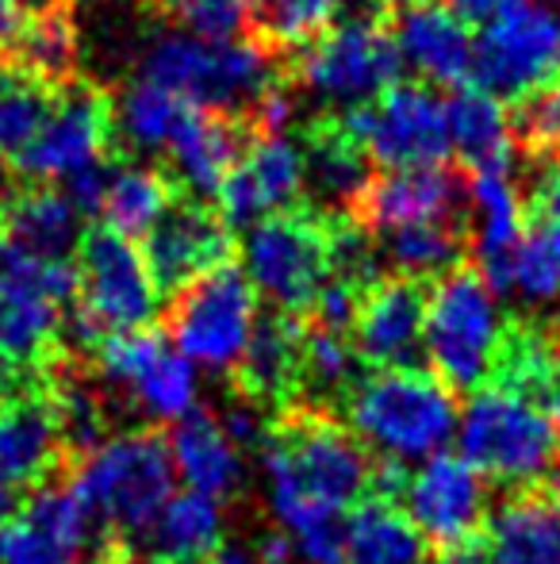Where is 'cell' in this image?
Wrapping results in <instances>:
<instances>
[{
	"mask_svg": "<svg viewBox=\"0 0 560 564\" xmlns=\"http://www.w3.org/2000/svg\"><path fill=\"white\" fill-rule=\"evenodd\" d=\"M265 465H270L273 507L288 527L304 511H350L381 488L388 457L373 453L350 423L330 411L288 408L270 423L265 434Z\"/></svg>",
	"mask_w": 560,
	"mask_h": 564,
	"instance_id": "cell-1",
	"label": "cell"
},
{
	"mask_svg": "<svg viewBox=\"0 0 560 564\" xmlns=\"http://www.w3.org/2000/svg\"><path fill=\"white\" fill-rule=\"evenodd\" d=\"M173 446L162 426L108 434L97 449L74 460L66 488L81 499L89 519L100 530L128 538L150 530L173 491Z\"/></svg>",
	"mask_w": 560,
	"mask_h": 564,
	"instance_id": "cell-2",
	"label": "cell"
},
{
	"mask_svg": "<svg viewBox=\"0 0 560 564\" xmlns=\"http://www.w3.org/2000/svg\"><path fill=\"white\" fill-rule=\"evenodd\" d=\"M139 77L208 112L246 116L257 100L284 82L281 51L262 35L239 43H204L185 31L154 39L142 54Z\"/></svg>",
	"mask_w": 560,
	"mask_h": 564,
	"instance_id": "cell-3",
	"label": "cell"
},
{
	"mask_svg": "<svg viewBox=\"0 0 560 564\" xmlns=\"http://www.w3.org/2000/svg\"><path fill=\"white\" fill-rule=\"evenodd\" d=\"M342 419L373 453L415 460L441 453L457 434L461 408L430 369H369L345 395Z\"/></svg>",
	"mask_w": 560,
	"mask_h": 564,
	"instance_id": "cell-4",
	"label": "cell"
},
{
	"mask_svg": "<svg viewBox=\"0 0 560 564\" xmlns=\"http://www.w3.org/2000/svg\"><path fill=\"white\" fill-rule=\"evenodd\" d=\"M157 284L135 238L89 227L77 242V304L62 330L66 354H92L100 338L142 330L157 315Z\"/></svg>",
	"mask_w": 560,
	"mask_h": 564,
	"instance_id": "cell-5",
	"label": "cell"
},
{
	"mask_svg": "<svg viewBox=\"0 0 560 564\" xmlns=\"http://www.w3.org/2000/svg\"><path fill=\"white\" fill-rule=\"evenodd\" d=\"M507 319L476 265L438 276L426 296V369L457 395L492 384Z\"/></svg>",
	"mask_w": 560,
	"mask_h": 564,
	"instance_id": "cell-6",
	"label": "cell"
},
{
	"mask_svg": "<svg viewBox=\"0 0 560 564\" xmlns=\"http://www.w3.org/2000/svg\"><path fill=\"white\" fill-rule=\"evenodd\" d=\"M457 438L461 457L499 488L549 480V473L560 465V431L549 411L538 400L503 388H480L476 395H469Z\"/></svg>",
	"mask_w": 560,
	"mask_h": 564,
	"instance_id": "cell-7",
	"label": "cell"
},
{
	"mask_svg": "<svg viewBox=\"0 0 560 564\" xmlns=\"http://www.w3.org/2000/svg\"><path fill=\"white\" fill-rule=\"evenodd\" d=\"M399 74H404V54L384 12H353L338 20L304 46L296 66V82L342 112L369 105L384 89L399 85Z\"/></svg>",
	"mask_w": 560,
	"mask_h": 564,
	"instance_id": "cell-8",
	"label": "cell"
},
{
	"mask_svg": "<svg viewBox=\"0 0 560 564\" xmlns=\"http://www.w3.org/2000/svg\"><path fill=\"white\" fill-rule=\"evenodd\" d=\"M246 276L273 304V312L304 319L330 281L327 216L315 208H288L246 227L242 242Z\"/></svg>",
	"mask_w": 560,
	"mask_h": 564,
	"instance_id": "cell-9",
	"label": "cell"
},
{
	"mask_svg": "<svg viewBox=\"0 0 560 564\" xmlns=\"http://www.w3.org/2000/svg\"><path fill=\"white\" fill-rule=\"evenodd\" d=\"M257 323V289L234 261L196 276L165 312V330L188 361L227 372L239 365Z\"/></svg>",
	"mask_w": 560,
	"mask_h": 564,
	"instance_id": "cell-10",
	"label": "cell"
},
{
	"mask_svg": "<svg viewBox=\"0 0 560 564\" xmlns=\"http://www.w3.org/2000/svg\"><path fill=\"white\" fill-rule=\"evenodd\" d=\"M128 545L89 519L66 480L28 491L0 522V564H108Z\"/></svg>",
	"mask_w": 560,
	"mask_h": 564,
	"instance_id": "cell-11",
	"label": "cell"
},
{
	"mask_svg": "<svg viewBox=\"0 0 560 564\" xmlns=\"http://www.w3.org/2000/svg\"><path fill=\"white\" fill-rule=\"evenodd\" d=\"M480 89L523 100L560 82V12L541 0H518L484 20L476 35Z\"/></svg>",
	"mask_w": 560,
	"mask_h": 564,
	"instance_id": "cell-12",
	"label": "cell"
},
{
	"mask_svg": "<svg viewBox=\"0 0 560 564\" xmlns=\"http://www.w3.org/2000/svg\"><path fill=\"white\" fill-rule=\"evenodd\" d=\"M338 116L345 131L365 147L369 162L384 170L446 165V158L453 154L449 100H441L430 85H392L376 100Z\"/></svg>",
	"mask_w": 560,
	"mask_h": 564,
	"instance_id": "cell-13",
	"label": "cell"
},
{
	"mask_svg": "<svg viewBox=\"0 0 560 564\" xmlns=\"http://www.w3.org/2000/svg\"><path fill=\"white\" fill-rule=\"evenodd\" d=\"M92 369L108 384L123 388L142 411H150L162 423H177L193 411L196 377L188 357L162 330H123L108 335L92 346Z\"/></svg>",
	"mask_w": 560,
	"mask_h": 564,
	"instance_id": "cell-14",
	"label": "cell"
},
{
	"mask_svg": "<svg viewBox=\"0 0 560 564\" xmlns=\"http://www.w3.org/2000/svg\"><path fill=\"white\" fill-rule=\"evenodd\" d=\"M415 527L422 530L426 545L433 553H453L487 534V488L484 476L453 453H433L419 473L407 476V488L399 496Z\"/></svg>",
	"mask_w": 560,
	"mask_h": 564,
	"instance_id": "cell-15",
	"label": "cell"
},
{
	"mask_svg": "<svg viewBox=\"0 0 560 564\" xmlns=\"http://www.w3.org/2000/svg\"><path fill=\"white\" fill-rule=\"evenodd\" d=\"M112 147V97L97 85H62L39 139L15 158V173L31 185H54L105 162Z\"/></svg>",
	"mask_w": 560,
	"mask_h": 564,
	"instance_id": "cell-16",
	"label": "cell"
},
{
	"mask_svg": "<svg viewBox=\"0 0 560 564\" xmlns=\"http://www.w3.org/2000/svg\"><path fill=\"white\" fill-rule=\"evenodd\" d=\"M74 453L62 434L54 384L0 403V484L15 496H28L46 484H58L74 468Z\"/></svg>",
	"mask_w": 560,
	"mask_h": 564,
	"instance_id": "cell-17",
	"label": "cell"
},
{
	"mask_svg": "<svg viewBox=\"0 0 560 564\" xmlns=\"http://www.w3.org/2000/svg\"><path fill=\"white\" fill-rule=\"evenodd\" d=\"M426 296L422 281L399 273L361 292L350 338L365 369H426Z\"/></svg>",
	"mask_w": 560,
	"mask_h": 564,
	"instance_id": "cell-18",
	"label": "cell"
},
{
	"mask_svg": "<svg viewBox=\"0 0 560 564\" xmlns=\"http://www.w3.org/2000/svg\"><path fill=\"white\" fill-rule=\"evenodd\" d=\"M307 185L304 147L284 134H257L242 150L239 165L219 185V216L231 230L254 227L277 212L296 208L299 193Z\"/></svg>",
	"mask_w": 560,
	"mask_h": 564,
	"instance_id": "cell-19",
	"label": "cell"
},
{
	"mask_svg": "<svg viewBox=\"0 0 560 564\" xmlns=\"http://www.w3.org/2000/svg\"><path fill=\"white\" fill-rule=\"evenodd\" d=\"M231 235L234 230L223 224V216L216 208L180 193L169 204V212L150 227L146 242H142L157 292H169L173 296L185 284H193L196 276L227 265L234 253Z\"/></svg>",
	"mask_w": 560,
	"mask_h": 564,
	"instance_id": "cell-20",
	"label": "cell"
},
{
	"mask_svg": "<svg viewBox=\"0 0 560 564\" xmlns=\"http://www.w3.org/2000/svg\"><path fill=\"white\" fill-rule=\"evenodd\" d=\"M469 200V181L449 165H422V170H384L365 185L353 204V216L365 230L392 235V230L419 224H457Z\"/></svg>",
	"mask_w": 560,
	"mask_h": 564,
	"instance_id": "cell-21",
	"label": "cell"
},
{
	"mask_svg": "<svg viewBox=\"0 0 560 564\" xmlns=\"http://www.w3.org/2000/svg\"><path fill=\"white\" fill-rule=\"evenodd\" d=\"M299 372H304V319L270 312L257 315L254 335L231 369L234 400L250 403L265 419L299 408Z\"/></svg>",
	"mask_w": 560,
	"mask_h": 564,
	"instance_id": "cell-22",
	"label": "cell"
},
{
	"mask_svg": "<svg viewBox=\"0 0 560 564\" xmlns=\"http://www.w3.org/2000/svg\"><path fill=\"white\" fill-rule=\"evenodd\" d=\"M396 46L404 54V66L422 74L438 89H464L476 74V39L469 20L453 8L438 4H404L396 12Z\"/></svg>",
	"mask_w": 560,
	"mask_h": 564,
	"instance_id": "cell-23",
	"label": "cell"
},
{
	"mask_svg": "<svg viewBox=\"0 0 560 564\" xmlns=\"http://www.w3.org/2000/svg\"><path fill=\"white\" fill-rule=\"evenodd\" d=\"M250 139H257L250 131V123L242 116L227 112H208V108H188L185 123L177 127L169 142V181L177 185V193L208 200L219 193V185L227 181V173L239 165L242 150L250 147Z\"/></svg>",
	"mask_w": 560,
	"mask_h": 564,
	"instance_id": "cell-24",
	"label": "cell"
},
{
	"mask_svg": "<svg viewBox=\"0 0 560 564\" xmlns=\"http://www.w3.org/2000/svg\"><path fill=\"white\" fill-rule=\"evenodd\" d=\"M487 564H560V507L546 480L507 488L487 519Z\"/></svg>",
	"mask_w": 560,
	"mask_h": 564,
	"instance_id": "cell-25",
	"label": "cell"
},
{
	"mask_svg": "<svg viewBox=\"0 0 560 564\" xmlns=\"http://www.w3.org/2000/svg\"><path fill=\"white\" fill-rule=\"evenodd\" d=\"M469 200L476 208L472 250L476 269L484 273L487 289L507 296L510 292V253L523 242V193H518L515 165L507 170H476L469 177Z\"/></svg>",
	"mask_w": 560,
	"mask_h": 564,
	"instance_id": "cell-26",
	"label": "cell"
},
{
	"mask_svg": "<svg viewBox=\"0 0 560 564\" xmlns=\"http://www.w3.org/2000/svg\"><path fill=\"white\" fill-rule=\"evenodd\" d=\"M0 235L46 261H69L81 242V212L62 188L23 181L0 196Z\"/></svg>",
	"mask_w": 560,
	"mask_h": 564,
	"instance_id": "cell-27",
	"label": "cell"
},
{
	"mask_svg": "<svg viewBox=\"0 0 560 564\" xmlns=\"http://www.w3.org/2000/svg\"><path fill=\"white\" fill-rule=\"evenodd\" d=\"M426 538L392 496H365L345 511V564H426Z\"/></svg>",
	"mask_w": 560,
	"mask_h": 564,
	"instance_id": "cell-28",
	"label": "cell"
},
{
	"mask_svg": "<svg viewBox=\"0 0 560 564\" xmlns=\"http://www.w3.org/2000/svg\"><path fill=\"white\" fill-rule=\"evenodd\" d=\"M173 465L185 476V484L200 496L231 499L242 484V460L239 446L227 438L223 423L208 411H188L177 419L169 434Z\"/></svg>",
	"mask_w": 560,
	"mask_h": 564,
	"instance_id": "cell-29",
	"label": "cell"
},
{
	"mask_svg": "<svg viewBox=\"0 0 560 564\" xmlns=\"http://www.w3.org/2000/svg\"><path fill=\"white\" fill-rule=\"evenodd\" d=\"M307 181L315 185V193L330 204L334 212H350L358 204V196L365 193V185L373 181L369 173V154L350 131H345L342 116H322L319 123L307 131Z\"/></svg>",
	"mask_w": 560,
	"mask_h": 564,
	"instance_id": "cell-30",
	"label": "cell"
},
{
	"mask_svg": "<svg viewBox=\"0 0 560 564\" xmlns=\"http://www.w3.org/2000/svg\"><path fill=\"white\" fill-rule=\"evenodd\" d=\"M449 139L472 173L476 170H507L515 165V131L499 97L487 89L464 85L449 97Z\"/></svg>",
	"mask_w": 560,
	"mask_h": 564,
	"instance_id": "cell-31",
	"label": "cell"
},
{
	"mask_svg": "<svg viewBox=\"0 0 560 564\" xmlns=\"http://www.w3.org/2000/svg\"><path fill=\"white\" fill-rule=\"evenodd\" d=\"M0 58L8 66L23 69V74L39 77L46 85H69L77 74V28L69 4H51V8H35L28 12V23L15 35V43L8 46Z\"/></svg>",
	"mask_w": 560,
	"mask_h": 564,
	"instance_id": "cell-32",
	"label": "cell"
},
{
	"mask_svg": "<svg viewBox=\"0 0 560 564\" xmlns=\"http://www.w3.org/2000/svg\"><path fill=\"white\" fill-rule=\"evenodd\" d=\"M177 196L180 193L169 181V173L139 162H112L100 219H105V227L120 230L123 238H146L150 227L169 212Z\"/></svg>",
	"mask_w": 560,
	"mask_h": 564,
	"instance_id": "cell-33",
	"label": "cell"
},
{
	"mask_svg": "<svg viewBox=\"0 0 560 564\" xmlns=\"http://www.w3.org/2000/svg\"><path fill=\"white\" fill-rule=\"evenodd\" d=\"M188 108L193 105L173 97L169 89L139 77L112 100V139H120L128 154H165Z\"/></svg>",
	"mask_w": 560,
	"mask_h": 564,
	"instance_id": "cell-34",
	"label": "cell"
},
{
	"mask_svg": "<svg viewBox=\"0 0 560 564\" xmlns=\"http://www.w3.org/2000/svg\"><path fill=\"white\" fill-rule=\"evenodd\" d=\"M219 538H223V519H219L216 499L193 488L169 496L162 514L150 522V545L157 557L204 564L219 550Z\"/></svg>",
	"mask_w": 560,
	"mask_h": 564,
	"instance_id": "cell-35",
	"label": "cell"
},
{
	"mask_svg": "<svg viewBox=\"0 0 560 564\" xmlns=\"http://www.w3.org/2000/svg\"><path fill=\"white\" fill-rule=\"evenodd\" d=\"M58 85H46L0 62V154L15 162L39 139V131L58 105Z\"/></svg>",
	"mask_w": 560,
	"mask_h": 564,
	"instance_id": "cell-36",
	"label": "cell"
},
{
	"mask_svg": "<svg viewBox=\"0 0 560 564\" xmlns=\"http://www.w3.org/2000/svg\"><path fill=\"white\" fill-rule=\"evenodd\" d=\"M392 269L411 281H438V276L453 273L464 258V230L457 224H419L392 230L384 242Z\"/></svg>",
	"mask_w": 560,
	"mask_h": 564,
	"instance_id": "cell-37",
	"label": "cell"
},
{
	"mask_svg": "<svg viewBox=\"0 0 560 564\" xmlns=\"http://www.w3.org/2000/svg\"><path fill=\"white\" fill-rule=\"evenodd\" d=\"M510 292L526 304L560 300V219L538 216L510 253Z\"/></svg>",
	"mask_w": 560,
	"mask_h": 564,
	"instance_id": "cell-38",
	"label": "cell"
},
{
	"mask_svg": "<svg viewBox=\"0 0 560 564\" xmlns=\"http://www.w3.org/2000/svg\"><path fill=\"white\" fill-rule=\"evenodd\" d=\"M350 0H262V20H257V35L277 51L292 46H307L338 23Z\"/></svg>",
	"mask_w": 560,
	"mask_h": 564,
	"instance_id": "cell-39",
	"label": "cell"
},
{
	"mask_svg": "<svg viewBox=\"0 0 560 564\" xmlns=\"http://www.w3.org/2000/svg\"><path fill=\"white\" fill-rule=\"evenodd\" d=\"M169 12L185 35L204 43H239L262 20V0H177Z\"/></svg>",
	"mask_w": 560,
	"mask_h": 564,
	"instance_id": "cell-40",
	"label": "cell"
},
{
	"mask_svg": "<svg viewBox=\"0 0 560 564\" xmlns=\"http://www.w3.org/2000/svg\"><path fill=\"white\" fill-rule=\"evenodd\" d=\"M510 131H515L518 147L538 154L541 162L560 158V85H549V89L518 100L515 116H510Z\"/></svg>",
	"mask_w": 560,
	"mask_h": 564,
	"instance_id": "cell-41",
	"label": "cell"
},
{
	"mask_svg": "<svg viewBox=\"0 0 560 564\" xmlns=\"http://www.w3.org/2000/svg\"><path fill=\"white\" fill-rule=\"evenodd\" d=\"M108 170H112V162H97L89 165V170L74 173L69 181H62V193L74 200V208L81 212V216H100V204H105V188H108Z\"/></svg>",
	"mask_w": 560,
	"mask_h": 564,
	"instance_id": "cell-42",
	"label": "cell"
},
{
	"mask_svg": "<svg viewBox=\"0 0 560 564\" xmlns=\"http://www.w3.org/2000/svg\"><path fill=\"white\" fill-rule=\"evenodd\" d=\"M534 212H538V216L560 219V158L546 162L538 185H534Z\"/></svg>",
	"mask_w": 560,
	"mask_h": 564,
	"instance_id": "cell-43",
	"label": "cell"
},
{
	"mask_svg": "<svg viewBox=\"0 0 560 564\" xmlns=\"http://www.w3.org/2000/svg\"><path fill=\"white\" fill-rule=\"evenodd\" d=\"M23 23H28V4L23 0H0V54L15 43Z\"/></svg>",
	"mask_w": 560,
	"mask_h": 564,
	"instance_id": "cell-44",
	"label": "cell"
},
{
	"mask_svg": "<svg viewBox=\"0 0 560 564\" xmlns=\"http://www.w3.org/2000/svg\"><path fill=\"white\" fill-rule=\"evenodd\" d=\"M507 4H518V0H449V8H453L461 20H476V23H484V20H492L495 12H503Z\"/></svg>",
	"mask_w": 560,
	"mask_h": 564,
	"instance_id": "cell-45",
	"label": "cell"
},
{
	"mask_svg": "<svg viewBox=\"0 0 560 564\" xmlns=\"http://www.w3.org/2000/svg\"><path fill=\"white\" fill-rule=\"evenodd\" d=\"M546 411H549V419H553V426L560 431V365H557L553 380H549V392H546Z\"/></svg>",
	"mask_w": 560,
	"mask_h": 564,
	"instance_id": "cell-46",
	"label": "cell"
},
{
	"mask_svg": "<svg viewBox=\"0 0 560 564\" xmlns=\"http://www.w3.org/2000/svg\"><path fill=\"white\" fill-rule=\"evenodd\" d=\"M204 564H265V561H254V557H246V553H239V550H216Z\"/></svg>",
	"mask_w": 560,
	"mask_h": 564,
	"instance_id": "cell-47",
	"label": "cell"
},
{
	"mask_svg": "<svg viewBox=\"0 0 560 564\" xmlns=\"http://www.w3.org/2000/svg\"><path fill=\"white\" fill-rule=\"evenodd\" d=\"M20 499H23V496H15V491H8L4 484H0V522H4L8 514L15 511V503H20Z\"/></svg>",
	"mask_w": 560,
	"mask_h": 564,
	"instance_id": "cell-48",
	"label": "cell"
},
{
	"mask_svg": "<svg viewBox=\"0 0 560 564\" xmlns=\"http://www.w3.org/2000/svg\"><path fill=\"white\" fill-rule=\"evenodd\" d=\"M128 564H193V561H173V557H157V553H146V557H135L131 553Z\"/></svg>",
	"mask_w": 560,
	"mask_h": 564,
	"instance_id": "cell-49",
	"label": "cell"
},
{
	"mask_svg": "<svg viewBox=\"0 0 560 564\" xmlns=\"http://www.w3.org/2000/svg\"><path fill=\"white\" fill-rule=\"evenodd\" d=\"M150 4H157V8H173L177 0H150Z\"/></svg>",
	"mask_w": 560,
	"mask_h": 564,
	"instance_id": "cell-50",
	"label": "cell"
},
{
	"mask_svg": "<svg viewBox=\"0 0 560 564\" xmlns=\"http://www.w3.org/2000/svg\"><path fill=\"white\" fill-rule=\"evenodd\" d=\"M404 4H430V0H404Z\"/></svg>",
	"mask_w": 560,
	"mask_h": 564,
	"instance_id": "cell-51",
	"label": "cell"
},
{
	"mask_svg": "<svg viewBox=\"0 0 560 564\" xmlns=\"http://www.w3.org/2000/svg\"><path fill=\"white\" fill-rule=\"evenodd\" d=\"M0 196H4V193H0Z\"/></svg>",
	"mask_w": 560,
	"mask_h": 564,
	"instance_id": "cell-52",
	"label": "cell"
}]
</instances>
